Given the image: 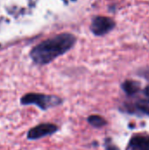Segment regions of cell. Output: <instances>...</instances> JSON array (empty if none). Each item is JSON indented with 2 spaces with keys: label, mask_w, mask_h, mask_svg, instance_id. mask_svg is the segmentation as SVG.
I'll list each match as a JSON object with an SVG mask.
<instances>
[{
  "label": "cell",
  "mask_w": 149,
  "mask_h": 150,
  "mask_svg": "<svg viewBox=\"0 0 149 150\" xmlns=\"http://www.w3.org/2000/svg\"><path fill=\"white\" fill-rule=\"evenodd\" d=\"M75 42L76 37L73 34L61 33L37 45L31 51L30 55L37 64H47L68 51Z\"/></svg>",
  "instance_id": "obj_1"
},
{
  "label": "cell",
  "mask_w": 149,
  "mask_h": 150,
  "mask_svg": "<svg viewBox=\"0 0 149 150\" xmlns=\"http://www.w3.org/2000/svg\"><path fill=\"white\" fill-rule=\"evenodd\" d=\"M21 105H35L40 107L41 110H47L48 108L59 105L62 103V100L56 96H49L44 94H35L28 93L25 95L20 99Z\"/></svg>",
  "instance_id": "obj_2"
},
{
  "label": "cell",
  "mask_w": 149,
  "mask_h": 150,
  "mask_svg": "<svg viewBox=\"0 0 149 150\" xmlns=\"http://www.w3.org/2000/svg\"><path fill=\"white\" fill-rule=\"evenodd\" d=\"M114 21L108 17H96L91 24V31L96 35H104L113 29Z\"/></svg>",
  "instance_id": "obj_3"
},
{
  "label": "cell",
  "mask_w": 149,
  "mask_h": 150,
  "mask_svg": "<svg viewBox=\"0 0 149 150\" xmlns=\"http://www.w3.org/2000/svg\"><path fill=\"white\" fill-rule=\"evenodd\" d=\"M58 130L57 127L54 124H40L37 127H32L27 133L28 140H38L47 135L54 134Z\"/></svg>",
  "instance_id": "obj_4"
},
{
  "label": "cell",
  "mask_w": 149,
  "mask_h": 150,
  "mask_svg": "<svg viewBox=\"0 0 149 150\" xmlns=\"http://www.w3.org/2000/svg\"><path fill=\"white\" fill-rule=\"evenodd\" d=\"M130 147L133 150H148L149 149L148 139L143 137L133 138L130 142Z\"/></svg>",
  "instance_id": "obj_5"
},
{
  "label": "cell",
  "mask_w": 149,
  "mask_h": 150,
  "mask_svg": "<svg viewBox=\"0 0 149 150\" xmlns=\"http://www.w3.org/2000/svg\"><path fill=\"white\" fill-rule=\"evenodd\" d=\"M122 88L129 95H133V94L136 93L140 89L139 83L134 82V81H126L123 83Z\"/></svg>",
  "instance_id": "obj_6"
},
{
  "label": "cell",
  "mask_w": 149,
  "mask_h": 150,
  "mask_svg": "<svg viewBox=\"0 0 149 150\" xmlns=\"http://www.w3.org/2000/svg\"><path fill=\"white\" fill-rule=\"evenodd\" d=\"M88 122L95 127H102L106 124V121L100 116L91 115L88 118Z\"/></svg>",
  "instance_id": "obj_7"
},
{
  "label": "cell",
  "mask_w": 149,
  "mask_h": 150,
  "mask_svg": "<svg viewBox=\"0 0 149 150\" xmlns=\"http://www.w3.org/2000/svg\"><path fill=\"white\" fill-rule=\"evenodd\" d=\"M137 106L140 110L142 112L149 114V100L147 99H142L137 103Z\"/></svg>",
  "instance_id": "obj_8"
},
{
  "label": "cell",
  "mask_w": 149,
  "mask_h": 150,
  "mask_svg": "<svg viewBox=\"0 0 149 150\" xmlns=\"http://www.w3.org/2000/svg\"><path fill=\"white\" fill-rule=\"evenodd\" d=\"M107 150H119V149H117L116 147H108L107 148Z\"/></svg>",
  "instance_id": "obj_9"
},
{
  "label": "cell",
  "mask_w": 149,
  "mask_h": 150,
  "mask_svg": "<svg viewBox=\"0 0 149 150\" xmlns=\"http://www.w3.org/2000/svg\"><path fill=\"white\" fill-rule=\"evenodd\" d=\"M145 93H146V95H147V96L149 98V86L146 88V90H145Z\"/></svg>",
  "instance_id": "obj_10"
},
{
  "label": "cell",
  "mask_w": 149,
  "mask_h": 150,
  "mask_svg": "<svg viewBox=\"0 0 149 150\" xmlns=\"http://www.w3.org/2000/svg\"><path fill=\"white\" fill-rule=\"evenodd\" d=\"M148 147H149V138L148 139Z\"/></svg>",
  "instance_id": "obj_11"
}]
</instances>
